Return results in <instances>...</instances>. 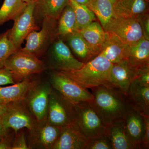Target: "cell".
<instances>
[{"mask_svg":"<svg viewBox=\"0 0 149 149\" xmlns=\"http://www.w3.org/2000/svg\"><path fill=\"white\" fill-rule=\"evenodd\" d=\"M92 104L107 125L123 120L134 110L128 96L115 86H97L90 89Z\"/></svg>","mask_w":149,"mask_h":149,"instance_id":"1","label":"cell"},{"mask_svg":"<svg viewBox=\"0 0 149 149\" xmlns=\"http://www.w3.org/2000/svg\"><path fill=\"white\" fill-rule=\"evenodd\" d=\"M113 64L103 56L98 55L85 63L80 69L59 71L71 78L81 87L91 89L97 86H114L110 80Z\"/></svg>","mask_w":149,"mask_h":149,"instance_id":"2","label":"cell"},{"mask_svg":"<svg viewBox=\"0 0 149 149\" xmlns=\"http://www.w3.org/2000/svg\"><path fill=\"white\" fill-rule=\"evenodd\" d=\"M73 104L72 123L88 141L102 135H109V126L104 121L92 102Z\"/></svg>","mask_w":149,"mask_h":149,"instance_id":"3","label":"cell"},{"mask_svg":"<svg viewBox=\"0 0 149 149\" xmlns=\"http://www.w3.org/2000/svg\"><path fill=\"white\" fill-rule=\"evenodd\" d=\"M4 68L10 71L16 83L32 74L42 72L45 65L37 56L20 48L8 58Z\"/></svg>","mask_w":149,"mask_h":149,"instance_id":"4","label":"cell"},{"mask_svg":"<svg viewBox=\"0 0 149 149\" xmlns=\"http://www.w3.org/2000/svg\"><path fill=\"white\" fill-rule=\"evenodd\" d=\"M57 20L50 17L42 19L40 31H33L26 38V43L23 50L37 56L43 55L56 37Z\"/></svg>","mask_w":149,"mask_h":149,"instance_id":"5","label":"cell"},{"mask_svg":"<svg viewBox=\"0 0 149 149\" xmlns=\"http://www.w3.org/2000/svg\"><path fill=\"white\" fill-rule=\"evenodd\" d=\"M50 79L54 90L71 103L93 101L94 98L91 92L61 72L54 70L51 73Z\"/></svg>","mask_w":149,"mask_h":149,"instance_id":"6","label":"cell"},{"mask_svg":"<svg viewBox=\"0 0 149 149\" xmlns=\"http://www.w3.org/2000/svg\"><path fill=\"white\" fill-rule=\"evenodd\" d=\"M35 2L27 3L24 10L14 21L13 27L9 29L8 37L17 49L27 36L33 31L40 29L35 22L34 15Z\"/></svg>","mask_w":149,"mask_h":149,"instance_id":"7","label":"cell"},{"mask_svg":"<svg viewBox=\"0 0 149 149\" xmlns=\"http://www.w3.org/2000/svg\"><path fill=\"white\" fill-rule=\"evenodd\" d=\"M24 101L10 103L6 105V111L1 116L5 127L13 129L16 133L23 128H27L31 131L36 124L24 105Z\"/></svg>","mask_w":149,"mask_h":149,"instance_id":"8","label":"cell"},{"mask_svg":"<svg viewBox=\"0 0 149 149\" xmlns=\"http://www.w3.org/2000/svg\"><path fill=\"white\" fill-rule=\"evenodd\" d=\"M74 106L57 91L53 89L50 95L47 118L49 122L58 127L72 123Z\"/></svg>","mask_w":149,"mask_h":149,"instance_id":"9","label":"cell"},{"mask_svg":"<svg viewBox=\"0 0 149 149\" xmlns=\"http://www.w3.org/2000/svg\"><path fill=\"white\" fill-rule=\"evenodd\" d=\"M107 32L113 33L129 46L134 45L143 38L139 18L116 17L110 24Z\"/></svg>","mask_w":149,"mask_h":149,"instance_id":"10","label":"cell"},{"mask_svg":"<svg viewBox=\"0 0 149 149\" xmlns=\"http://www.w3.org/2000/svg\"><path fill=\"white\" fill-rule=\"evenodd\" d=\"M52 90L49 84L37 83L25 99L29 109L37 122L47 119L49 99Z\"/></svg>","mask_w":149,"mask_h":149,"instance_id":"11","label":"cell"},{"mask_svg":"<svg viewBox=\"0 0 149 149\" xmlns=\"http://www.w3.org/2000/svg\"><path fill=\"white\" fill-rule=\"evenodd\" d=\"M52 67L58 71H70L80 69L85 63L75 58L61 39L54 43L50 54Z\"/></svg>","mask_w":149,"mask_h":149,"instance_id":"12","label":"cell"},{"mask_svg":"<svg viewBox=\"0 0 149 149\" xmlns=\"http://www.w3.org/2000/svg\"><path fill=\"white\" fill-rule=\"evenodd\" d=\"M38 122L30 131L31 143L40 148L52 149L60 135L61 127L49 122L47 119Z\"/></svg>","mask_w":149,"mask_h":149,"instance_id":"13","label":"cell"},{"mask_svg":"<svg viewBox=\"0 0 149 149\" xmlns=\"http://www.w3.org/2000/svg\"><path fill=\"white\" fill-rule=\"evenodd\" d=\"M137 70L138 69L130 66L126 59L113 64L111 70V82L127 95L130 84L136 79Z\"/></svg>","mask_w":149,"mask_h":149,"instance_id":"14","label":"cell"},{"mask_svg":"<svg viewBox=\"0 0 149 149\" xmlns=\"http://www.w3.org/2000/svg\"><path fill=\"white\" fill-rule=\"evenodd\" d=\"M37 84L35 80L27 77L10 86L0 87V104L7 105L10 103L24 101L29 91Z\"/></svg>","mask_w":149,"mask_h":149,"instance_id":"15","label":"cell"},{"mask_svg":"<svg viewBox=\"0 0 149 149\" xmlns=\"http://www.w3.org/2000/svg\"><path fill=\"white\" fill-rule=\"evenodd\" d=\"M87 143L72 123L61 127L60 135L52 149H85Z\"/></svg>","mask_w":149,"mask_h":149,"instance_id":"16","label":"cell"},{"mask_svg":"<svg viewBox=\"0 0 149 149\" xmlns=\"http://www.w3.org/2000/svg\"><path fill=\"white\" fill-rule=\"evenodd\" d=\"M129 45L116 35L108 32V35L99 55L103 56L112 64L127 59Z\"/></svg>","mask_w":149,"mask_h":149,"instance_id":"17","label":"cell"},{"mask_svg":"<svg viewBox=\"0 0 149 149\" xmlns=\"http://www.w3.org/2000/svg\"><path fill=\"white\" fill-rule=\"evenodd\" d=\"M123 120L128 139L136 149H141L145 130L144 116L134 109L126 115Z\"/></svg>","mask_w":149,"mask_h":149,"instance_id":"18","label":"cell"},{"mask_svg":"<svg viewBox=\"0 0 149 149\" xmlns=\"http://www.w3.org/2000/svg\"><path fill=\"white\" fill-rule=\"evenodd\" d=\"M113 7L117 17L139 18L149 13V2L146 0H116Z\"/></svg>","mask_w":149,"mask_h":149,"instance_id":"19","label":"cell"},{"mask_svg":"<svg viewBox=\"0 0 149 149\" xmlns=\"http://www.w3.org/2000/svg\"><path fill=\"white\" fill-rule=\"evenodd\" d=\"M127 96L135 110L143 116L149 117V86L134 80L130 84Z\"/></svg>","mask_w":149,"mask_h":149,"instance_id":"20","label":"cell"},{"mask_svg":"<svg viewBox=\"0 0 149 149\" xmlns=\"http://www.w3.org/2000/svg\"><path fill=\"white\" fill-rule=\"evenodd\" d=\"M127 61L136 69L149 68V40L142 38L134 45L129 46Z\"/></svg>","mask_w":149,"mask_h":149,"instance_id":"21","label":"cell"},{"mask_svg":"<svg viewBox=\"0 0 149 149\" xmlns=\"http://www.w3.org/2000/svg\"><path fill=\"white\" fill-rule=\"evenodd\" d=\"M79 32L98 55L108 35V32L105 31L101 24L95 21L80 29Z\"/></svg>","mask_w":149,"mask_h":149,"instance_id":"22","label":"cell"},{"mask_svg":"<svg viewBox=\"0 0 149 149\" xmlns=\"http://www.w3.org/2000/svg\"><path fill=\"white\" fill-rule=\"evenodd\" d=\"M69 0H37L35 2V18L50 17L58 20Z\"/></svg>","mask_w":149,"mask_h":149,"instance_id":"23","label":"cell"},{"mask_svg":"<svg viewBox=\"0 0 149 149\" xmlns=\"http://www.w3.org/2000/svg\"><path fill=\"white\" fill-rule=\"evenodd\" d=\"M67 37L70 47L82 62L86 63L97 56L79 31Z\"/></svg>","mask_w":149,"mask_h":149,"instance_id":"24","label":"cell"},{"mask_svg":"<svg viewBox=\"0 0 149 149\" xmlns=\"http://www.w3.org/2000/svg\"><path fill=\"white\" fill-rule=\"evenodd\" d=\"M90 9L98 19L100 24L107 32L110 24L116 17L113 3L110 0H93Z\"/></svg>","mask_w":149,"mask_h":149,"instance_id":"25","label":"cell"},{"mask_svg":"<svg viewBox=\"0 0 149 149\" xmlns=\"http://www.w3.org/2000/svg\"><path fill=\"white\" fill-rule=\"evenodd\" d=\"M109 136L112 149H136L125 132L123 120L116 121L109 125Z\"/></svg>","mask_w":149,"mask_h":149,"instance_id":"26","label":"cell"},{"mask_svg":"<svg viewBox=\"0 0 149 149\" xmlns=\"http://www.w3.org/2000/svg\"><path fill=\"white\" fill-rule=\"evenodd\" d=\"M57 26L56 36L67 37L79 31L75 14L70 4L65 8L59 17Z\"/></svg>","mask_w":149,"mask_h":149,"instance_id":"27","label":"cell"},{"mask_svg":"<svg viewBox=\"0 0 149 149\" xmlns=\"http://www.w3.org/2000/svg\"><path fill=\"white\" fill-rule=\"evenodd\" d=\"M27 5L22 0H4L0 8V26L9 20H14Z\"/></svg>","mask_w":149,"mask_h":149,"instance_id":"28","label":"cell"},{"mask_svg":"<svg viewBox=\"0 0 149 149\" xmlns=\"http://www.w3.org/2000/svg\"><path fill=\"white\" fill-rule=\"evenodd\" d=\"M69 4L74 10L79 30L97 20L93 11L86 6L78 3L74 0H69Z\"/></svg>","mask_w":149,"mask_h":149,"instance_id":"29","label":"cell"},{"mask_svg":"<svg viewBox=\"0 0 149 149\" xmlns=\"http://www.w3.org/2000/svg\"><path fill=\"white\" fill-rule=\"evenodd\" d=\"M9 29L0 34V69L4 68L8 58L17 49L8 37Z\"/></svg>","mask_w":149,"mask_h":149,"instance_id":"30","label":"cell"},{"mask_svg":"<svg viewBox=\"0 0 149 149\" xmlns=\"http://www.w3.org/2000/svg\"><path fill=\"white\" fill-rule=\"evenodd\" d=\"M85 149H112L109 135H102L88 141Z\"/></svg>","mask_w":149,"mask_h":149,"instance_id":"31","label":"cell"},{"mask_svg":"<svg viewBox=\"0 0 149 149\" xmlns=\"http://www.w3.org/2000/svg\"><path fill=\"white\" fill-rule=\"evenodd\" d=\"M29 147L26 142L25 136L23 133L17 134L16 137L13 142L11 149H29Z\"/></svg>","mask_w":149,"mask_h":149,"instance_id":"32","label":"cell"},{"mask_svg":"<svg viewBox=\"0 0 149 149\" xmlns=\"http://www.w3.org/2000/svg\"><path fill=\"white\" fill-rule=\"evenodd\" d=\"M135 80L142 85L149 86V68L138 69L137 75Z\"/></svg>","mask_w":149,"mask_h":149,"instance_id":"33","label":"cell"},{"mask_svg":"<svg viewBox=\"0 0 149 149\" xmlns=\"http://www.w3.org/2000/svg\"><path fill=\"white\" fill-rule=\"evenodd\" d=\"M15 83L11 74L8 70L4 68L0 69V85Z\"/></svg>","mask_w":149,"mask_h":149,"instance_id":"34","label":"cell"},{"mask_svg":"<svg viewBox=\"0 0 149 149\" xmlns=\"http://www.w3.org/2000/svg\"><path fill=\"white\" fill-rule=\"evenodd\" d=\"M144 116L145 130L143 138L141 144V149H149V117Z\"/></svg>","mask_w":149,"mask_h":149,"instance_id":"35","label":"cell"},{"mask_svg":"<svg viewBox=\"0 0 149 149\" xmlns=\"http://www.w3.org/2000/svg\"><path fill=\"white\" fill-rule=\"evenodd\" d=\"M143 30V37L149 40V13L144 15L140 18Z\"/></svg>","mask_w":149,"mask_h":149,"instance_id":"36","label":"cell"},{"mask_svg":"<svg viewBox=\"0 0 149 149\" xmlns=\"http://www.w3.org/2000/svg\"><path fill=\"white\" fill-rule=\"evenodd\" d=\"M13 142L12 135L9 133L0 140V149H11Z\"/></svg>","mask_w":149,"mask_h":149,"instance_id":"37","label":"cell"},{"mask_svg":"<svg viewBox=\"0 0 149 149\" xmlns=\"http://www.w3.org/2000/svg\"><path fill=\"white\" fill-rule=\"evenodd\" d=\"M9 132L10 129L6 128L3 124L1 118L0 116V140L7 135Z\"/></svg>","mask_w":149,"mask_h":149,"instance_id":"38","label":"cell"},{"mask_svg":"<svg viewBox=\"0 0 149 149\" xmlns=\"http://www.w3.org/2000/svg\"><path fill=\"white\" fill-rule=\"evenodd\" d=\"M74 1L78 3L86 6L88 8L90 9L93 0H74Z\"/></svg>","mask_w":149,"mask_h":149,"instance_id":"39","label":"cell"},{"mask_svg":"<svg viewBox=\"0 0 149 149\" xmlns=\"http://www.w3.org/2000/svg\"><path fill=\"white\" fill-rule=\"evenodd\" d=\"M6 105L0 104V116L2 115L6 111Z\"/></svg>","mask_w":149,"mask_h":149,"instance_id":"40","label":"cell"},{"mask_svg":"<svg viewBox=\"0 0 149 149\" xmlns=\"http://www.w3.org/2000/svg\"><path fill=\"white\" fill-rule=\"evenodd\" d=\"M24 2L26 3H29L35 2L37 0H22Z\"/></svg>","mask_w":149,"mask_h":149,"instance_id":"41","label":"cell"},{"mask_svg":"<svg viewBox=\"0 0 149 149\" xmlns=\"http://www.w3.org/2000/svg\"><path fill=\"white\" fill-rule=\"evenodd\" d=\"M110 1H111L113 4L116 1V0H110Z\"/></svg>","mask_w":149,"mask_h":149,"instance_id":"42","label":"cell"},{"mask_svg":"<svg viewBox=\"0 0 149 149\" xmlns=\"http://www.w3.org/2000/svg\"><path fill=\"white\" fill-rule=\"evenodd\" d=\"M146 1H148V2L149 1V0H146Z\"/></svg>","mask_w":149,"mask_h":149,"instance_id":"43","label":"cell"}]
</instances>
